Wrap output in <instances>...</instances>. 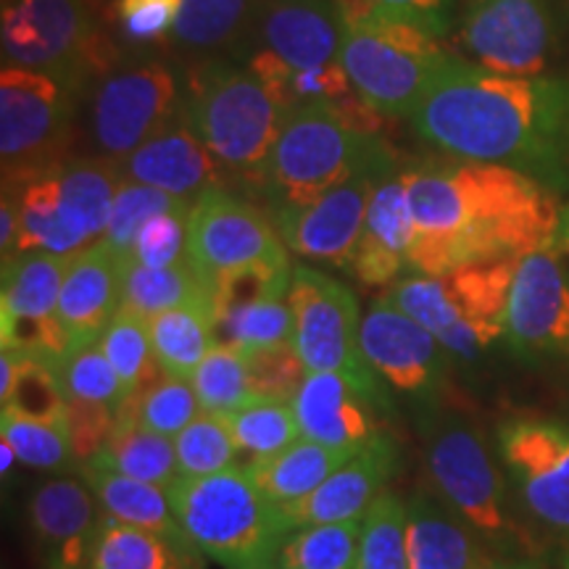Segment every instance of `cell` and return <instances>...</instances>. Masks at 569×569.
<instances>
[{
  "label": "cell",
  "instance_id": "cell-34",
  "mask_svg": "<svg viewBox=\"0 0 569 569\" xmlns=\"http://www.w3.org/2000/svg\"><path fill=\"white\" fill-rule=\"evenodd\" d=\"M101 457L119 472L151 482V486H159L163 490L172 488L180 480L174 438L148 430V427L134 422L132 417L117 415V425H113V432Z\"/></svg>",
  "mask_w": 569,
  "mask_h": 569
},
{
  "label": "cell",
  "instance_id": "cell-47",
  "mask_svg": "<svg viewBox=\"0 0 569 569\" xmlns=\"http://www.w3.org/2000/svg\"><path fill=\"white\" fill-rule=\"evenodd\" d=\"M190 206H193V201L169 196L159 188H151V184L124 180L119 184L117 198H113L109 230H106L103 240H109L119 253L132 256L134 238H138L140 227L146 224L148 219L156 217V213L190 209Z\"/></svg>",
  "mask_w": 569,
  "mask_h": 569
},
{
  "label": "cell",
  "instance_id": "cell-39",
  "mask_svg": "<svg viewBox=\"0 0 569 569\" xmlns=\"http://www.w3.org/2000/svg\"><path fill=\"white\" fill-rule=\"evenodd\" d=\"M224 422L230 427L243 467L274 457L303 438L293 403L288 401H251L243 409L224 415Z\"/></svg>",
  "mask_w": 569,
  "mask_h": 569
},
{
  "label": "cell",
  "instance_id": "cell-6",
  "mask_svg": "<svg viewBox=\"0 0 569 569\" xmlns=\"http://www.w3.org/2000/svg\"><path fill=\"white\" fill-rule=\"evenodd\" d=\"M393 156L386 140L356 130L330 106H306L284 113L259 190L272 211L303 206Z\"/></svg>",
  "mask_w": 569,
  "mask_h": 569
},
{
  "label": "cell",
  "instance_id": "cell-4",
  "mask_svg": "<svg viewBox=\"0 0 569 569\" xmlns=\"http://www.w3.org/2000/svg\"><path fill=\"white\" fill-rule=\"evenodd\" d=\"M182 113L227 174L261 188L284 113L251 67L219 59L198 63Z\"/></svg>",
  "mask_w": 569,
  "mask_h": 569
},
{
  "label": "cell",
  "instance_id": "cell-41",
  "mask_svg": "<svg viewBox=\"0 0 569 569\" xmlns=\"http://www.w3.org/2000/svg\"><path fill=\"white\" fill-rule=\"evenodd\" d=\"M353 569H409L407 501L393 490L377 496L361 519V546Z\"/></svg>",
  "mask_w": 569,
  "mask_h": 569
},
{
  "label": "cell",
  "instance_id": "cell-37",
  "mask_svg": "<svg viewBox=\"0 0 569 569\" xmlns=\"http://www.w3.org/2000/svg\"><path fill=\"white\" fill-rule=\"evenodd\" d=\"M361 519L298 528L282 540L277 569H353L361 546Z\"/></svg>",
  "mask_w": 569,
  "mask_h": 569
},
{
  "label": "cell",
  "instance_id": "cell-14",
  "mask_svg": "<svg viewBox=\"0 0 569 569\" xmlns=\"http://www.w3.org/2000/svg\"><path fill=\"white\" fill-rule=\"evenodd\" d=\"M498 453L525 509L546 528L569 532V425L507 419L498 427Z\"/></svg>",
  "mask_w": 569,
  "mask_h": 569
},
{
  "label": "cell",
  "instance_id": "cell-9",
  "mask_svg": "<svg viewBox=\"0 0 569 569\" xmlns=\"http://www.w3.org/2000/svg\"><path fill=\"white\" fill-rule=\"evenodd\" d=\"M432 488L490 549L511 551L519 532L507 509V488L486 440L472 425L446 419L425 448Z\"/></svg>",
  "mask_w": 569,
  "mask_h": 569
},
{
  "label": "cell",
  "instance_id": "cell-33",
  "mask_svg": "<svg viewBox=\"0 0 569 569\" xmlns=\"http://www.w3.org/2000/svg\"><path fill=\"white\" fill-rule=\"evenodd\" d=\"M193 553L188 540H172L103 515L92 569H198Z\"/></svg>",
  "mask_w": 569,
  "mask_h": 569
},
{
  "label": "cell",
  "instance_id": "cell-19",
  "mask_svg": "<svg viewBox=\"0 0 569 569\" xmlns=\"http://www.w3.org/2000/svg\"><path fill=\"white\" fill-rule=\"evenodd\" d=\"M338 61L369 109L382 117L411 119L443 56L422 59L369 32L348 30Z\"/></svg>",
  "mask_w": 569,
  "mask_h": 569
},
{
  "label": "cell",
  "instance_id": "cell-15",
  "mask_svg": "<svg viewBox=\"0 0 569 569\" xmlns=\"http://www.w3.org/2000/svg\"><path fill=\"white\" fill-rule=\"evenodd\" d=\"M172 69L140 63L106 77L92 96V138L106 159H124L180 111Z\"/></svg>",
  "mask_w": 569,
  "mask_h": 569
},
{
  "label": "cell",
  "instance_id": "cell-22",
  "mask_svg": "<svg viewBox=\"0 0 569 569\" xmlns=\"http://www.w3.org/2000/svg\"><path fill=\"white\" fill-rule=\"evenodd\" d=\"M253 30L259 51L296 69H315L338 63L348 27L336 0H259Z\"/></svg>",
  "mask_w": 569,
  "mask_h": 569
},
{
  "label": "cell",
  "instance_id": "cell-16",
  "mask_svg": "<svg viewBox=\"0 0 569 569\" xmlns=\"http://www.w3.org/2000/svg\"><path fill=\"white\" fill-rule=\"evenodd\" d=\"M71 256L48 251L17 253L3 264V293H0V336L3 348H17L56 361L67 351L56 309L63 274Z\"/></svg>",
  "mask_w": 569,
  "mask_h": 569
},
{
  "label": "cell",
  "instance_id": "cell-38",
  "mask_svg": "<svg viewBox=\"0 0 569 569\" xmlns=\"http://www.w3.org/2000/svg\"><path fill=\"white\" fill-rule=\"evenodd\" d=\"M256 3L259 0H182L172 40L190 51L232 46L253 27Z\"/></svg>",
  "mask_w": 569,
  "mask_h": 569
},
{
  "label": "cell",
  "instance_id": "cell-55",
  "mask_svg": "<svg viewBox=\"0 0 569 569\" xmlns=\"http://www.w3.org/2000/svg\"><path fill=\"white\" fill-rule=\"evenodd\" d=\"M553 248H567V251H569V206H567V209H561L559 230H557V246H553Z\"/></svg>",
  "mask_w": 569,
  "mask_h": 569
},
{
  "label": "cell",
  "instance_id": "cell-25",
  "mask_svg": "<svg viewBox=\"0 0 569 569\" xmlns=\"http://www.w3.org/2000/svg\"><path fill=\"white\" fill-rule=\"evenodd\" d=\"M396 469V443L388 436H377L361 451H356L343 467H338L315 493L293 507H282L284 517L293 530L365 517L377 496L386 493L388 480L393 478Z\"/></svg>",
  "mask_w": 569,
  "mask_h": 569
},
{
  "label": "cell",
  "instance_id": "cell-42",
  "mask_svg": "<svg viewBox=\"0 0 569 569\" xmlns=\"http://www.w3.org/2000/svg\"><path fill=\"white\" fill-rule=\"evenodd\" d=\"M198 401L209 415H232L253 401L251 375L243 351L217 343L190 375Z\"/></svg>",
  "mask_w": 569,
  "mask_h": 569
},
{
  "label": "cell",
  "instance_id": "cell-44",
  "mask_svg": "<svg viewBox=\"0 0 569 569\" xmlns=\"http://www.w3.org/2000/svg\"><path fill=\"white\" fill-rule=\"evenodd\" d=\"M201 411L203 407L190 380L161 375V380L153 382L142 396L124 398L117 415L132 417L134 422L167 438H177Z\"/></svg>",
  "mask_w": 569,
  "mask_h": 569
},
{
  "label": "cell",
  "instance_id": "cell-27",
  "mask_svg": "<svg viewBox=\"0 0 569 569\" xmlns=\"http://www.w3.org/2000/svg\"><path fill=\"white\" fill-rule=\"evenodd\" d=\"M409 569H490V546L438 493L417 490L407 501Z\"/></svg>",
  "mask_w": 569,
  "mask_h": 569
},
{
  "label": "cell",
  "instance_id": "cell-12",
  "mask_svg": "<svg viewBox=\"0 0 569 569\" xmlns=\"http://www.w3.org/2000/svg\"><path fill=\"white\" fill-rule=\"evenodd\" d=\"M284 256L288 246L272 219L243 196L213 184L193 201L188 219V259L209 290L227 272Z\"/></svg>",
  "mask_w": 569,
  "mask_h": 569
},
{
  "label": "cell",
  "instance_id": "cell-10",
  "mask_svg": "<svg viewBox=\"0 0 569 569\" xmlns=\"http://www.w3.org/2000/svg\"><path fill=\"white\" fill-rule=\"evenodd\" d=\"M293 343L306 372H340L382 396V377L361 353L359 301L343 282L319 269L296 264L288 293Z\"/></svg>",
  "mask_w": 569,
  "mask_h": 569
},
{
  "label": "cell",
  "instance_id": "cell-28",
  "mask_svg": "<svg viewBox=\"0 0 569 569\" xmlns=\"http://www.w3.org/2000/svg\"><path fill=\"white\" fill-rule=\"evenodd\" d=\"M19 201V248L24 251H48L59 256H77L98 243L77 213L69 209L61 193L59 167L48 169L21 190H6Z\"/></svg>",
  "mask_w": 569,
  "mask_h": 569
},
{
  "label": "cell",
  "instance_id": "cell-52",
  "mask_svg": "<svg viewBox=\"0 0 569 569\" xmlns=\"http://www.w3.org/2000/svg\"><path fill=\"white\" fill-rule=\"evenodd\" d=\"M182 0H119L117 17L134 42H156L172 32Z\"/></svg>",
  "mask_w": 569,
  "mask_h": 569
},
{
  "label": "cell",
  "instance_id": "cell-24",
  "mask_svg": "<svg viewBox=\"0 0 569 569\" xmlns=\"http://www.w3.org/2000/svg\"><path fill=\"white\" fill-rule=\"evenodd\" d=\"M92 490L77 480H51L30 498V525L46 569H92L101 530Z\"/></svg>",
  "mask_w": 569,
  "mask_h": 569
},
{
  "label": "cell",
  "instance_id": "cell-8",
  "mask_svg": "<svg viewBox=\"0 0 569 569\" xmlns=\"http://www.w3.org/2000/svg\"><path fill=\"white\" fill-rule=\"evenodd\" d=\"M0 32L6 67L46 71L71 90L109 69L111 51L82 0H11Z\"/></svg>",
  "mask_w": 569,
  "mask_h": 569
},
{
  "label": "cell",
  "instance_id": "cell-13",
  "mask_svg": "<svg viewBox=\"0 0 569 569\" xmlns=\"http://www.w3.org/2000/svg\"><path fill=\"white\" fill-rule=\"evenodd\" d=\"M401 167L398 156L369 163L361 172L319 196L317 201L272 211V222L282 243L303 259L348 267L361 238L375 188Z\"/></svg>",
  "mask_w": 569,
  "mask_h": 569
},
{
  "label": "cell",
  "instance_id": "cell-50",
  "mask_svg": "<svg viewBox=\"0 0 569 569\" xmlns=\"http://www.w3.org/2000/svg\"><path fill=\"white\" fill-rule=\"evenodd\" d=\"M193 209V206H190ZM190 209L156 213L140 227L132 243V259L142 267L167 269L188 259V219Z\"/></svg>",
  "mask_w": 569,
  "mask_h": 569
},
{
  "label": "cell",
  "instance_id": "cell-11",
  "mask_svg": "<svg viewBox=\"0 0 569 569\" xmlns=\"http://www.w3.org/2000/svg\"><path fill=\"white\" fill-rule=\"evenodd\" d=\"M561 38L557 0H467L459 42L478 67L538 77Z\"/></svg>",
  "mask_w": 569,
  "mask_h": 569
},
{
  "label": "cell",
  "instance_id": "cell-45",
  "mask_svg": "<svg viewBox=\"0 0 569 569\" xmlns=\"http://www.w3.org/2000/svg\"><path fill=\"white\" fill-rule=\"evenodd\" d=\"M56 375H59L61 388L67 398L90 403H106V407L119 409L124 401V388L119 375L113 372L111 361L106 359L101 343L71 346L59 359L51 361Z\"/></svg>",
  "mask_w": 569,
  "mask_h": 569
},
{
  "label": "cell",
  "instance_id": "cell-51",
  "mask_svg": "<svg viewBox=\"0 0 569 569\" xmlns=\"http://www.w3.org/2000/svg\"><path fill=\"white\" fill-rule=\"evenodd\" d=\"M113 425H117V409L106 403L74 401L67 398V432L74 461H88L103 453L109 443Z\"/></svg>",
  "mask_w": 569,
  "mask_h": 569
},
{
  "label": "cell",
  "instance_id": "cell-5",
  "mask_svg": "<svg viewBox=\"0 0 569 569\" xmlns=\"http://www.w3.org/2000/svg\"><path fill=\"white\" fill-rule=\"evenodd\" d=\"M519 259L488 261L448 274H409L382 301L422 325L448 353L475 361L507 338V309Z\"/></svg>",
  "mask_w": 569,
  "mask_h": 569
},
{
  "label": "cell",
  "instance_id": "cell-56",
  "mask_svg": "<svg viewBox=\"0 0 569 569\" xmlns=\"http://www.w3.org/2000/svg\"><path fill=\"white\" fill-rule=\"evenodd\" d=\"M490 569H546L536 565V561H528V559H496V565Z\"/></svg>",
  "mask_w": 569,
  "mask_h": 569
},
{
  "label": "cell",
  "instance_id": "cell-57",
  "mask_svg": "<svg viewBox=\"0 0 569 569\" xmlns=\"http://www.w3.org/2000/svg\"><path fill=\"white\" fill-rule=\"evenodd\" d=\"M0 451H3V465H0V469H3V478H6V475H9V469L13 467V461H17V453H13V448L6 443V440H3V446H0Z\"/></svg>",
  "mask_w": 569,
  "mask_h": 569
},
{
  "label": "cell",
  "instance_id": "cell-17",
  "mask_svg": "<svg viewBox=\"0 0 569 569\" xmlns=\"http://www.w3.org/2000/svg\"><path fill=\"white\" fill-rule=\"evenodd\" d=\"M507 340L530 359H569V274L553 248L519 259L509 293Z\"/></svg>",
  "mask_w": 569,
  "mask_h": 569
},
{
  "label": "cell",
  "instance_id": "cell-53",
  "mask_svg": "<svg viewBox=\"0 0 569 569\" xmlns=\"http://www.w3.org/2000/svg\"><path fill=\"white\" fill-rule=\"evenodd\" d=\"M380 6L393 11H403L425 21L432 32L446 38L451 32V17H453V0H377Z\"/></svg>",
  "mask_w": 569,
  "mask_h": 569
},
{
  "label": "cell",
  "instance_id": "cell-21",
  "mask_svg": "<svg viewBox=\"0 0 569 569\" xmlns=\"http://www.w3.org/2000/svg\"><path fill=\"white\" fill-rule=\"evenodd\" d=\"M130 259L132 256L119 253L103 238L71 256L56 309L69 348L101 340L106 327L119 315L124 269Z\"/></svg>",
  "mask_w": 569,
  "mask_h": 569
},
{
  "label": "cell",
  "instance_id": "cell-35",
  "mask_svg": "<svg viewBox=\"0 0 569 569\" xmlns=\"http://www.w3.org/2000/svg\"><path fill=\"white\" fill-rule=\"evenodd\" d=\"M206 298H211L209 284L196 272L190 261L167 269L142 267L134 259L127 261L122 288L124 311L151 319L161 311L193 301H206Z\"/></svg>",
  "mask_w": 569,
  "mask_h": 569
},
{
  "label": "cell",
  "instance_id": "cell-23",
  "mask_svg": "<svg viewBox=\"0 0 569 569\" xmlns=\"http://www.w3.org/2000/svg\"><path fill=\"white\" fill-rule=\"evenodd\" d=\"M119 167L124 180L151 184L184 201H196L203 190L222 184L224 174L213 153L188 124L182 106L159 132L119 159Z\"/></svg>",
  "mask_w": 569,
  "mask_h": 569
},
{
  "label": "cell",
  "instance_id": "cell-20",
  "mask_svg": "<svg viewBox=\"0 0 569 569\" xmlns=\"http://www.w3.org/2000/svg\"><path fill=\"white\" fill-rule=\"evenodd\" d=\"M380 407V393L340 372H309L293 398L303 438L348 451H361L369 440L382 436Z\"/></svg>",
  "mask_w": 569,
  "mask_h": 569
},
{
  "label": "cell",
  "instance_id": "cell-31",
  "mask_svg": "<svg viewBox=\"0 0 569 569\" xmlns=\"http://www.w3.org/2000/svg\"><path fill=\"white\" fill-rule=\"evenodd\" d=\"M0 401L3 411L34 422L67 427V393L51 361L3 348L0 356Z\"/></svg>",
  "mask_w": 569,
  "mask_h": 569
},
{
  "label": "cell",
  "instance_id": "cell-43",
  "mask_svg": "<svg viewBox=\"0 0 569 569\" xmlns=\"http://www.w3.org/2000/svg\"><path fill=\"white\" fill-rule=\"evenodd\" d=\"M217 340L234 351H259L293 340V309L288 298H267L213 319Z\"/></svg>",
  "mask_w": 569,
  "mask_h": 569
},
{
  "label": "cell",
  "instance_id": "cell-2",
  "mask_svg": "<svg viewBox=\"0 0 569 569\" xmlns=\"http://www.w3.org/2000/svg\"><path fill=\"white\" fill-rule=\"evenodd\" d=\"M411 274H448L557 246L559 206L532 177L461 159L409 161Z\"/></svg>",
  "mask_w": 569,
  "mask_h": 569
},
{
  "label": "cell",
  "instance_id": "cell-58",
  "mask_svg": "<svg viewBox=\"0 0 569 569\" xmlns=\"http://www.w3.org/2000/svg\"><path fill=\"white\" fill-rule=\"evenodd\" d=\"M561 569H569V553H565V557H561Z\"/></svg>",
  "mask_w": 569,
  "mask_h": 569
},
{
  "label": "cell",
  "instance_id": "cell-1",
  "mask_svg": "<svg viewBox=\"0 0 569 569\" xmlns=\"http://www.w3.org/2000/svg\"><path fill=\"white\" fill-rule=\"evenodd\" d=\"M411 124L451 159L517 169L551 193L569 184V82L559 77L496 74L446 53Z\"/></svg>",
  "mask_w": 569,
  "mask_h": 569
},
{
  "label": "cell",
  "instance_id": "cell-36",
  "mask_svg": "<svg viewBox=\"0 0 569 569\" xmlns=\"http://www.w3.org/2000/svg\"><path fill=\"white\" fill-rule=\"evenodd\" d=\"M59 180L63 201L77 219L88 227L96 240L109 230L111 206L119 184L124 182L122 167L117 159H77L59 163Z\"/></svg>",
  "mask_w": 569,
  "mask_h": 569
},
{
  "label": "cell",
  "instance_id": "cell-18",
  "mask_svg": "<svg viewBox=\"0 0 569 569\" xmlns=\"http://www.w3.org/2000/svg\"><path fill=\"white\" fill-rule=\"evenodd\" d=\"M359 340L367 365L386 386L419 398L432 396L443 386L451 353L432 332L382 298L361 317Z\"/></svg>",
  "mask_w": 569,
  "mask_h": 569
},
{
  "label": "cell",
  "instance_id": "cell-54",
  "mask_svg": "<svg viewBox=\"0 0 569 569\" xmlns=\"http://www.w3.org/2000/svg\"><path fill=\"white\" fill-rule=\"evenodd\" d=\"M19 248V201L13 193L3 190V203H0V253L3 264L17 256Z\"/></svg>",
  "mask_w": 569,
  "mask_h": 569
},
{
  "label": "cell",
  "instance_id": "cell-29",
  "mask_svg": "<svg viewBox=\"0 0 569 569\" xmlns=\"http://www.w3.org/2000/svg\"><path fill=\"white\" fill-rule=\"evenodd\" d=\"M80 472L84 486L92 490L106 517L132 525V528L159 532V536L172 540H188L182 536L180 525H177L172 503H169V496L163 488L119 472L101 453L82 461Z\"/></svg>",
  "mask_w": 569,
  "mask_h": 569
},
{
  "label": "cell",
  "instance_id": "cell-48",
  "mask_svg": "<svg viewBox=\"0 0 569 569\" xmlns=\"http://www.w3.org/2000/svg\"><path fill=\"white\" fill-rule=\"evenodd\" d=\"M0 432H3L6 443L13 448L17 459L27 467L61 469L74 459L69 432L61 425L34 422V419H21L3 411V417H0Z\"/></svg>",
  "mask_w": 569,
  "mask_h": 569
},
{
  "label": "cell",
  "instance_id": "cell-26",
  "mask_svg": "<svg viewBox=\"0 0 569 569\" xmlns=\"http://www.w3.org/2000/svg\"><path fill=\"white\" fill-rule=\"evenodd\" d=\"M403 169L407 163L377 184L369 201L361 238L348 264L365 284L398 282V277L411 269L415 217H411Z\"/></svg>",
  "mask_w": 569,
  "mask_h": 569
},
{
  "label": "cell",
  "instance_id": "cell-30",
  "mask_svg": "<svg viewBox=\"0 0 569 569\" xmlns=\"http://www.w3.org/2000/svg\"><path fill=\"white\" fill-rule=\"evenodd\" d=\"M353 453L356 451H348V448H332L317 443V440L298 438L284 451L256 461L246 469L251 472L256 486L264 490L269 501H274L277 507H293L306 496L315 493Z\"/></svg>",
  "mask_w": 569,
  "mask_h": 569
},
{
  "label": "cell",
  "instance_id": "cell-40",
  "mask_svg": "<svg viewBox=\"0 0 569 569\" xmlns=\"http://www.w3.org/2000/svg\"><path fill=\"white\" fill-rule=\"evenodd\" d=\"M98 343H101L106 359L111 361L113 372L122 380L124 398H138L153 382L161 380L163 369L153 353L146 317L119 309Z\"/></svg>",
  "mask_w": 569,
  "mask_h": 569
},
{
  "label": "cell",
  "instance_id": "cell-3",
  "mask_svg": "<svg viewBox=\"0 0 569 569\" xmlns=\"http://www.w3.org/2000/svg\"><path fill=\"white\" fill-rule=\"evenodd\" d=\"M167 496L188 543L224 569H272L293 532L282 507L269 501L246 467L180 478Z\"/></svg>",
  "mask_w": 569,
  "mask_h": 569
},
{
  "label": "cell",
  "instance_id": "cell-49",
  "mask_svg": "<svg viewBox=\"0 0 569 569\" xmlns=\"http://www.w3.org/2000/svg\"><path fill=\"white\" fill-rule=\"evenodd\" d=\"M251 375L253 401H288L293 403L306 380V367L298 359L293 343L243 351Z\"/></svg>",
  "mask_w": 569,
  "mask_h": 569
},
{
  "label": "cell",
  "instance_id": "cell-7",
  "mask_svg": "<svg viewBox=\"0 0 569 569\" xmlns=\"http://www.w3.org/2000/svg\"><path fill=\"white\" fill-rule=\"evenodd\" d=\"M74 90L53 74L3 67L0 74V163L3 190H21L63 163Z\"/></svg>",
  "mask_w": 569,
  "mask_h": 569
},
{
  "label": "cell",
  "instance_id": "cell-46",
  "mask_svg": "<svg viewBox=\"0 0 569 569\" xmlns=\"http://www.w3.org/2000/svg\"><path fill=\"white\" fill-rule=\"evenodd\" d=\"M180 478H206L238 467V448L224 417L201 411L180 436L174 438Z\"/></svg>",
  "mask_w": 569,
  "mask_h": 569
},
{
  "label": "cell",
  "instance_id": "cell-32",
  "mask_svg": "<svg viewBox=\"0 0 569 569\" xmlns=\"http://www.w3.org/2000/svg\"><path fill=\"white\" fill-rule=\"evenodd\" d=\"M148 336L163 375L190 380L217 340L211 298L177 306L148 319Z\"/></svg>",
  "mask_w": 569,
  "mask_h": 569
},
{
  "label": "cell",
  "instance_id": "cell-59",
  "mask_svg": "<svg viewBox=\"0 0 569 569\" xmlns=\"http://www.w3.org/2000/svg\"><path fill=\"white\" fill-rule=\"evenodd\" d=\"M272 569H277V567H272Z\"/></svg>",
  "mask_w": 569,
  "mask_h": 569
}]
</instances>
